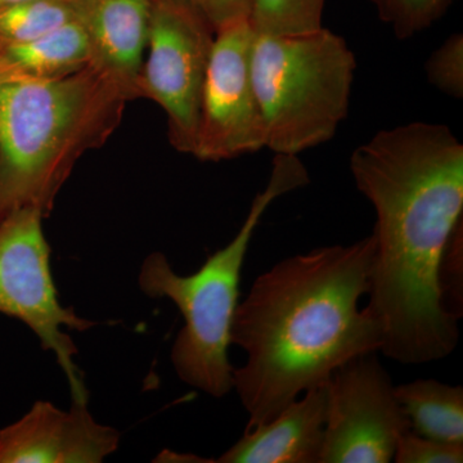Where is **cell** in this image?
<instances>
[{"label":"cell","mask_w":463,"mask_h":463,"mask_svg":"<svg viewBox=\"0 0 463 463\" xmlns=\"http://www.w3.org/2000/svg\"><path fill=\"white\" fill-rule=\"evenodd\" d=\"M356 190L376 214L367 309L380 352L405 365L455 352L458 321L441 306L438 268L463 215V145L444 124L380 130L350 156Z\"/></svg>","instance_id":"6da1fadb"},{"label":"cell","mask_w":463,"mask_h":463,"mask_svg":"<svg viewBox=\"0 0 463 463\" xmlns=\"http://www.w3.org/2000/svg\"><path fill=\"white\" fill-rule=\"evenodd\" d=\"M373 255L370 234L283 259L252 283L231 326V345L248 355L233 368L248 429L269 422L350 359L379 352V323L359 309Z\"/></svg>","instance_id":"7a4b0ae2"},{"label":"cell","mask_w":463,"mask_h":463,"mask_svg":"<svg viewBox=\"0 0 463 463\" xmlns=\"http://www.w3.org/2000/svg\"><path fill=\"white\" fill-rule=\"evenodd\" d=\"M93 66L54 80H0V223L33 207L47 218L79 158L115 132L129 102Z\"/></svg>","instance_id":"3957f363"},{"label":"cell","mask_w":463,"mask_h":463,"mask_svg":"<svg viewBox=\"0 0 463 463\" xmlns=\"http://www.w3.org/2000/svg\"><path fill=\"white\" fill-rule=\"evenodd\" d=\"M309 182L300 158L276 155L267 187L255 196L239 233L210 255L196 273L179 276L163 252H154L143 261L138 277L143 294L169 298L184 317V327L172 349L174 370L183 383L214 398H223L234 388L228 347L250 242L268 207Z\"/></svg>","instance_id":"277c9868"},{"label":"cell","mask_w":463,"mask_h":463,"mask_svg":"<svg viewBox=\"0 0 463 463\" xmlns=\"http://www.w3.org/2000/svg\"><path fill=\"white\" fill-rule=\"evenodd\" d=\"M250 67L265 148L298 156L334 138L349 112L356 70L343 36L326 27L297 35L255 33Z\"/></svg>","instance_id":"5b68a950"},{"label":"cell","mask_w":463,"mask_h":463,"mask_svg":"<svg viewBox=\"0 0 463 463\" xmlns=\"http://www.w3.org/2000/svg\"><path fill=\"white\" fill-rule=\"evenodd\" d=\"M45 216L33 207L17 210L0 223V313L25 323L43 349L56 355L71 389L72 401L88 402L78 354L62 327L84 332L97 323L63 307L51 270V248L43 231Z\"/></svg>","instance_id":"8992f818"},{"label":"cell","mask_w":463,"mask_h":463,"mask_svg":"<svg viewBox=\"0 0 463 463\" xmlns=\"http://www.w3.org/2000/svg\"><path fill=\"white\" fill-rule=\"evenodd\" d=\"M215 30L185 0H152L139 97L165 112L176 151L194 155Z\"/></svg>","instance_id":"52a82bcc"},{"label":"cell","mask_w":463,"mask_h":463,"mask_svg":"<svg viewBox=\"0 0 463 463\" xmlns=\"http://www.w3.org/2000/svg\"><path fill=\"white\" fill-rule=\"evenodd\" d=\"M377 352L355 356L327 381L328 403L318 463H389L411 429Z\"/></svg>","instance_id":"ba28073f"},{"label":"cell","mask_w":463,"mask_h":463,"mask_svg":"<svg viewBox=\"0 0 463 463\" xmlns=\"http://www.w3.org/2000/svg\"><path fill=\"white\" fill-rule=\"evenodd\" d=\"M254 36L249 20L215 33L192 155L201 161L218 163L265 148L264 118L250 67Z\"/></svg>","instance_id":"9c48e42d"},{"label":"cell","mask_w":463,"mask_h":463,"mask_svg":"<svg viewBox=\"0 0 463 463\" xmlns=\"http://www.w3.org/2000/svg\"><path fill=\"white\" fill-rule=\"evenodd\" d=\"M120 432L93 419L88 402L69 411L38 401L0 430V463H99L118 450Z\"/></svg>","instance_id":"30bf717a"},{"label":"cell","mask_w":463,"mask_h":463,"mask_svg":"<svg viewBox=\"0 0 463 463\" xmlns=\"http://www.w3.org/2000/svg\"><path fill=\"white\" fill-rule=\"evenodd\" d=\"M78 7L90 43V65L128 99H139L152 0H78Z\"/></svg>","instance_id":"8fae6325"},{"label":"cell","mask_w":463,"mask_h":463,"mask_svg":"<svg viewBox=\"0 0 463 463\" xmlns=\"http://www.w3.org/2000/svg\"><path fill=\"white\" fill-rule=\"evenodd\" d=\"M327 383L304 392L279 416L243 437L218 463H318L327 417Z\"/></svg>","instance_id":"7c38bea8"},{"label":"cell","mask_w":463,"mask_h":463,"mask_svg":"<svg viewBox=\"0 0 463 463\" xmlns=\"http://www.w3.org/2000/svg\"><path fill=\"white\" fill-rule=\"evenodd\" d=\"M90 63V43L79 21L33 41L0 45V80H54Z\"/></svg>","instance_id":"4fadbf2b"},{"label":"cell","mask_w":463,"mask_h":463,"mask_svg":"<svg viewBox=\"0 0 463 463\" xmlns=\"http://www.w3.org/2000/svg\"><path fill=\"white\" fill-rule=\"evenodd\" d=\"M395 397L411 429L422 437L463 444V388L437 380L395 386Z\"/></svg>","instance_id":"5bb4252c"},{"label":"cell","mask_w":463,"mask_h":463,"mask_svg":"<svg viewBox=\"0 0 463 463\" xmlns=\"http://www.w3.org/2000/svg\"><path fill=\"white\" fill-rule=\"evenodd\" d=\"M78 16V0H24L0 8V45L33 41Z\"/></svg>","instance_id":"9a60e30c"},{"label":"cell","mask_w":463,"mask_h":463,"mask_svg":"<svg viewBox=\"0 0 463 463\" xmlns=\"http://www.w3.org/2000/svg\"><path fill=\"white\" fill-rule=\"evenodd\" d=\"M326 0H251L250 25L257 33L297 35L323 27Z\"/></svg>","instance_id":"2e32d148"},{"label":"cell","mask_w":463,"mask_h":463,"mask_svg":"<svg viewBox=\"0 0 463 463\" xmlns=\"http://www.w3.org/2000/svg\"><path fill=\"white\" fill-rule=\"evenodd\" d=\"M380 20L392 27L401 41L434 25L455 0H370Z\"/></svg>","instance_id":"e0dca14e"},{"label":"cell","mask_w":463,"mask_h":463,"mask_svg":"<svg viewBox=\"0 0 463 463\" xmlns=\"http://www.w3.org/2000/svg\"><path fill=\"white\" fill-rule=\"evenodd\" d=\"M441 306L453 318L463 316V218L453 228L438 268Z\"/></svg>","instance_id":"ac0fdd59"},{"label":"cell","mask_w":463,"mask_h":463,"mask_svg":"<svg viewBox=\"0 0 463 463\" xmlns=\"http://www.w3.org/2000/svg\"><path fill=\"white\" fill-rule=\"evenodd\" d=\"M429 83L455 99H463V35H450L425 63Z\"/></svg>","instance_id":"d6986e66"},{"label":"cell","mask_w":463,"mask_h":463,"mask_svg":"<svg viewBox=\"0 0 463 463\" xmlns=\"http://www.w3.org/2000/svg\"><path fill=\"white\" fill-rule=\"evenodd\" d=\"M392 459L397 463H461L463 444L444 443L410 429L399 439Z\"/></svg>","instance_id":"ffe728a7"},{"label":"cell","mask_w":463,"mask_h":463,"mask_svg":"<svg viewBox=\"0 0 463 463\" xmlns=\"http://www.w3.org/2000/svg\"><path fill=\"white\" fill-rule=\"evenodd\" d=\"M218 32L222 27L249 20L251 0H185Z\"/></svg>","instance_id":"44dd1931"},{"label":"cell","mask_w":463,"mask_h":463,"mask_svg":"<svg viewBox=\"0 0 463 463\" xmlns=\"http://www.w3.org/2000/svg\"><path fill=\"white\" fill-rule=\"evenodd\" d=\"M24 0H0V8L8 7V5H16Z\"/></svg>","instance_id":"7402d4cb"}]
</instances>
